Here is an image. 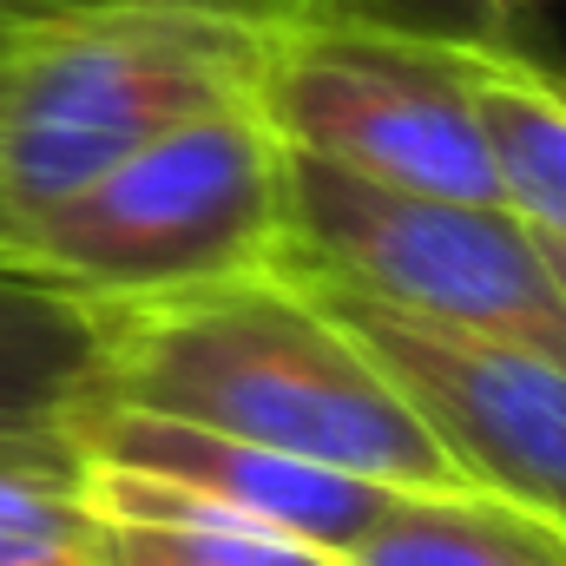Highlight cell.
Masks as SVG:
<instances>
[{
    "instance_id": "cell-1",
    "label": "cell",
    "mask_w": 566,
    "mask_h": 566,
    "mask_svg": "<svg viewBox=\"0 0 566 566\" xmlns=\"http://www.w3.org/2000/svg\"><path fill=\"white\" fill-rule=\"evenodd\" d=\"M99 310L106 402L218 428L396 494L461 488L402 389L290 271H251Z\"/></svg>"
},
{
    "instance_id": "cell-2",
    "label": "cell",
    "mask_w": 566,
    "mask_h": 566,
    "mask_svg": "<svg viewBox=\"0 0 566 566\" xmlns=\"http://www.w3.org/2000/svg\"><path fill=\"white\" fill-rule=\"evenodd\" d=\"M271 0H99L20 27L0 60V198L13 224L151 139L251 106Z\"/></svg>"
},
{
    "instance_id": "cell-3",
    "label": "cell",
    "mask_w": 566,
    "mask_h": 566,
    "mask_svg": "<svg viewBox=\"0 0 566 566\" xmlns=\"http://www.w3.org/2000/svg\"><path fill=\"white\" fill-rule=\"evenodd\" d=\"M290 151L251 106L191 119L20 224V251L93 303L277 271Z\"/></svg>"
},
{
    "instance_id": "cell-4",
    "label": "cell",
    "mask_w": 566,
    "mask_h": 566,
    "mask_svg": "<svg viewBox=\"0 0 566 566\" xmlns=\"http://www.w3.org/2000/svg\"><path fill=\"white\" fill-rule=\"evenodd\" d=\"M277 264L389 316L566 356V303L541 258V231L507 205L428 198L290 151Z\"/></svg>"
},
{
    "instance_id": "cell-5",
    "label": "cell",
    "mask_w": 566,
    "mask_h": 566,
    "mask_svg": "<svg viewBox=\"0 0 566 566\" xmlns=\"http://www.w3.org/2000/svg\"><path fill=\"white\" fill-rule=\"evenodd\" d=\"M251 113L296 158L428 198L501 205L454 40L356 20H283Z\"/></svg>"
},
{
    "instance_id": "cell-6",
    "label": "cell",
    "mask_w": 566,
    "mask_h": 566,
    "mask_svg": "<svg viewBox=\"0 0 566 566\" xmlns=\"http://www.w3.org/2000/svg\"><path fill=\"white\" fill-rule=\"evenodd\" d=\"M316 296L402 389V402L416 409L428 441L448 454L461 488L527 507L566 534V356L507 343V336L389 316L336 290H316Z\"/></svg>"
},
{
    "instance_id": "cell-7",
    "label": "cell",
    "mask_w": 566,
    "mask_h": 566,
    "mask_svg": "<svg viewBox=\"0 0 566 566\" xmlns=\"http://www.w3.org/2000/svg\"><path fill=\"white\" fill-rule=\"evenodd\" d=\"M73 448L86 461H119V468H145V474L185 481V488H198V494L251 514V521H271L283 534L336 554V560L396 501V488H376L363 474H336V468L296 461V454L238 441V434H218V428L145 416V409L106 402V396L73 422Z\"/></svg>"
},
{
    "instance_id": "cell-8",
    "label": "cell",
    "mask_w": 566,
    "mask_h": 566,
    "mask_svg": "<svg viewBox=\"0 0 566 566\" xmlns=\"http://www.w3.org/2000/svg\"><path fill=\"white\" fill-rule=\"evenodd\" d=\"M106 396V310L0 251V441H73V422Z\"/></svg>"
},
{
    "instance_id": "cell-9",
    "label": "cell",
    "mask_w": 566,
    "mask_h": 566,
    "mask_svg": "<svg viewBox=\"0 0 566 566\" xmlns=\"http://www.w3.org/2000/svg\"><path fill=\"white\" fill-rule=\"evenodd\" d=\"M461 73L474 93V119L501 178V205L566 244V66L501 40H468Z\"/></svg>"
},
{
    "instance_id": "cell-10",
    "label": "cell",
    "mask_w": 566,
    "mask_h": 566,
    "mask_svg": "<svg viewBox=\"0 0 566 566\" xmlns=\"http://www.w3.org/2000/svg\"><path fill=\"white\" fill-rule=\"evenodd\" d=\"M80 488H86L93 521L113 541H126V547H139L165 566H343L336 554L283 534L271 521H251V514H238V507L185 488V481L145 474V468L86 461Z\"/></svg>"
},
{
    "instance_id": "cell-11",
    "label": "cell",
    "mask_w": 566,
    "mask_h": 566,
    "mask_svg": "<svg viewBox=\"0 0 566 566\" xmlns=\"http://www.w3.org/2000/svg\"><path fill=\"white\" fill-rule=\"evenodd\" d=\"M343 566H566V534L474 488L396 494Z\"/></svg>"
},
{
    "instance_id": "cell-12",
    "label": "cell",
    "mask_w": 566,
    "mask_h": 566,
    "mask_svg": "<svg viewBox=\"0 0 566 566\" xmlns=\"http://www.w3.org/2000/svg\"><path fill=\"white\" fill-rule=\"evenodd\" d=\"M73 441H0V566H106Z\"/></svg>"
},
{
    "instance_id": "cell-13",
    "label": "cell",
    "mask_w": 566,
    "mask_h": 566,
    "mask_svg": "<svg viewBox=\"0 0 566 566\" xmlns=\"http://www.w3.org/2000/svg\"><path fill=\"white\" fill-rule=\"evenodd\" d=\"M283 20H356V27H389V33H422V40H501L507 20L494 0H271Z\"/></svg>"
},
{
    "instance_id": "cell-14",
    "label": "cell",
    "mask_w": 566,
    "mask_h": 566,
    "mask_svg": "<svg viewBox=\"0 0 566 566\" xmlns=\"http://www.w3.org/2000/svg\"><path fill=\"white\" fill-rule=\"evenodd\" d=\"M80 7H99V0H0V40H13L20 27H40V20L80 13Z\"/></svg>"
},
{
    "instance_id": "cell-15",
    "label": "cell",
    "mask_w": 566,
    "mask_h": 566,
    "mask_svg": "<svg viewBox=\"0 0 566 566\" xmlns=\"http://www.w3.org/2000/svg\"><path fill=\"white\" fill-rule=\"evenodd\" d=\"M106 566H165V560H151V554H139V547H126V541L106 534Z\"/></svg>"
},
{
    "instance_id": "cell-16",
    "label": "cell",
    "mask_w": 566,
    "mask_h": 566,
    "mask_svg": "<svg viewBox=\"0 0 566 566\" xmlns=\"http://www.w3.org/2000/svg\"><path fill=\"white\" fill-rule=\"evenodd\" d=\"M541 258H547V271H554V290H560V303H566V244L541 238Z\"/></svg>"
},
{
    "instance_id": "cell-17",
    "label": "cell",
    "mask_w": 566,
    "mask_h": 566,
    "mask_svg": "<svg viewBox=\"0 0 566 566\" xmlns=\"http://www.w3.org/2000/svg\"><path fill=\"white\" fill-rule=\"evenodd\" d=\"M7 244L20 251V224H13V211H7V198H0V251H7Z\"/></svg>"
},
{
    "instance_id": "cell-18",
    "label": "cell",
    "mask_w": 566,
    "mask_h": 566,
    "mask_svg": "<svg viewBox=\"0 0 566 566\" xmlns=\"http://www.w3.org/2000/svg\"><path fill=\"white\" fill-rule=\"evenodd\" d=\"M494 7H501V20H507V27H514V20H521V13H527V7H534V0H494Z\"/></svg>"
},
{
    "instance_id": "cell-19",
    "label": "cell",
    "mask_w": 566,
    "mask_h": 566,
    "mask_svg": "<svg viewBox=\"0 0 566 566\" xmlns=\"http://www.w3.org/2000/svg\"><path fill=\"white\" fill-rule=\"evenodd\" d=\"M0 60H7V40H0Z\"/></svg>"
}]
</instances>
